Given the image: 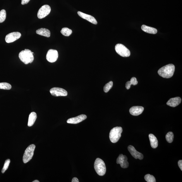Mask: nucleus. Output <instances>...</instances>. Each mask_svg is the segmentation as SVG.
I'll return each mask as SVG.
<instances>
[{
	"mask_svg": "<svg viewBox=\"0 0 182 182\" xmlns=\"http://www.w3.org/2000/svg\"><path fill=\"white\" fill-rule=\"evenodd\" d=\"M61 33L62 35L68 37L71 35L72 33V31L68 28L64 27L62 29Z\"/></svg>",
	"mask_w": 182,
	"mask_h": 182,
	"instance_id": "4be33fe9",
	"label": "nucleus"
},
{
	"mask_svg": "<svg viewBox=\"0 0 182 182\" xmlns=\"http://www.w3.org/2000/svg\"><path fill=\"white\" fill-rule=\"evenodd\" d=\"M87 117L85 115H80L76 117L69 119L67 121V123L70 124H77L85 120L87 118Z\"/></svg>",
	"mask_w": 182,
	"mask_h": 182,
	"instance_id": "ddd939ff",
	"label": "nucleus"
},
{
	"mask_svg": "<svg viewBox=\"0 0 182 182\" xmlns=\"http://www.w3.org/2000/svg\"><path fill=\"white\" fill-rule=\"evenodd\" d=\"M123 129L121 127H116L112 129L110 131L109 138L111 142L116 143L118 142L121 136Z\"/></svg>",
	"mask_w": 182,
	"mask_h": 182,
	"instance_id": "20e7f679",
	"label": "nucleus"
},
{
	"mask_svg": "<svg viewBox=\"0 0 182 182\" xmlns=\"http://www.w3.org/2000/svg\"><path fill=\"white\" fill-rule=\"evenodd\" d=\"M181 99L179 97L172 98L170 99L167 103V104L168 106L175 107L180 104L181 102Z\"/></svg>",
	"mask_w": 182,
	"mask_h": 182,
	"instance_id": "dca6fc26",
	"label": "nucleus"
},
{
	"mask_svg": "<svg viewBox=\"0 0 182 182\" xmlns=\"http://www.w3.org/2000/svg\"><path fill=\"white\" fill-rule=\"evenodd\" d=\"M94 168L96 172L100 176H103L106 173V165L103 160L101 159L97 158L96 159L94 163Z\"/></svg>",
	"mask_w": 182,
	"mask_h": 182,
	"instance_id": "7ed1b4c3",
	"label": "nucleus"
},
{
	"mask_svg": "<svg viewBox=\"0 0 182 182\" xmlns=\"http://www.w3.org/2000/svg\"><path fill=\"white\" fill-rule=\"evenodd\" d=\"M50 7L48 5H44L39 9L38 13V17L40 19L43 18L48 15L51 12Z\"/></svg>",
	"mask_w": 182,
	"mask_h": 182,
	"instance_id": "0eeeda50",
	"label": "nucleus"
},
{
	"mask_svg": "<svg viewBox=\"0 0 182 182\" xmlns=\"http://www.w3.org/2000/svg\"><path fill=\"white\" fill-rule=\"evenodd\" d=\"M174 137L173 133L171 131H170L166 136V140L168 143H171L173 141Z\"/></svg>",
	"mask_w": 182,
	"mask_h": 182,
	"instance_id": "b1692460",
	"label": "nucleus"
},
{
	"mask_svg": "<svg viewBox=\"0 0 182 182\" xmlns=\"http://www.w3.org/2000/svg\"><path fill=\"white\" fill-rule=\"evenodd\" d=\"M128 158L126 155H120L116 160L117 164H120L122 168H126L129 167V163L127 161Z\"/></svg>",
	"mask_w": 182,
	"mask_h": 182,
	"instance_id": "9b49d317",
	"label": "nucleus"
},
{
	"mask_svg": "<svg viewBox=\"0 0 182 182\" xmlns=\"http://www.w3.org/2000/svg\"><path fill=\"white\" fill-rule=\"evenodd\" d=\"M12 86L9 83L6 82L0 83V89L9 90L11 89Z\"/></svg>",
	"mask_w": 182,
	"mask_h": 182,
	"instance_id": "5701e85b",
	"label": "nucleus"
},
{
	"mask_svg": "<svg viewBox=\"0 0 182 182\" xmlns=\"http://www.w3.org/2000/svg\"><path fill=\"white\" fill-rule=\"evenodd\" d=\"M30 1V0H22V1H21V4L24 5L27 4Z\"/></svg>",
	"mask_w": 182,
	"mask_h": 182,
	"instance_id": "c85d7f7f",
	"label": "nucleus"
},
{
	"mask_svg": "<svg viewBox=\"0 0 182 182\" xmlns=\"http://www.w3.org/2000/svg\"><path fill=\"white\" fill-rule=\"evenodd\" d=\"M129 152L132 156L136 159L142 160L143 158V155L141 153L136 151L135 148L132 145H129L128 147Z\"/></svg>",
	"mask_w": 182,
	"mask_h": 182,
	"instance_id": "f8f14e48",
	"label": "nucleus"
},
{
	"mask_svg": "<svg viewBox=\"0 0 182 182\" xmlns=\"http://www.w3.org/2000/svg\"><path fill=\"white\" fill-rule=\"evenodd\" d=\"M175 69V67L174 64H169L160 68L158 71V73L163 78H169L173 75Z\"/></svg>",
	"mask_w": 182,
	"mask_h": 182,
	"instance_id": "f257e3e1",
	"label": "nucleus"
},
{
	"mask_svg": "<svg viewBox=\"0 0 182 182\" xmlns=\"http://www.w3.org/2000/svg\"><path fill=\"white\" fill-rule=\"evenodd\" d=\"M115 50L117 53L122 57H128L130 56V50L123 44H116L115 46Z\"/></svg>",
	"mask_w": 182,
	"mask_h": 182,
	"instance_id": "423d86ee",
	"label": "nucleus"
},
{
	"mask_svg": "<svg viewBox=\"0 0 182 182\" xmlns=\"http://www.w3.org/2000/svg\"><path fill=\"white\" fill-rule=\"evenodd\" d=\"M35 146L34 144H31L26 148L23 157V162L24 163L29 162L32 159L34 154Z\"/></svg>",
	"mask_w": 182,
	"mask_h": 182,
	"instance_id": "39448f33",
	"label": "nucleus"
},
{
	"mask_svg": "<svg viewBox=\"0 0 182 182\" xmlns=\"http://www.w3.org/2000/svg\"><path fill=\"white\" fill-rule=\"evenodd\" d=\"M113 85V82L112 81H110L105 85L104 87V91L105 92L107 93L109 92L111 89Z\"/></svg>",
	"mask_w": 182,
	"mask_h": 182,
	"instance_id": "a878e982",
	"label": "nucleus"
},
{
	"mask_svg": "<svg viewBox=\"0 0 182 182\" xmlns=\"http://www.w3.org/2000/svg\"><path fill=\"white\" fill-rule=\"evenodd\" d=\"M37 115L35 112H32L31 113L29 116L28 126H32L34 124L37 118Z\"/></svg>",
	"mask_w": 182,
	"mask_h": 182,
	"instance_id": "aec40b11",
	"label": "nucleus"
},
{
	"mask_svg": "<svg viewBox=\"0 0 182 182\" xmlns=\"http://www.w3.org/2000/svg\"><path fill=\"white\" fill-rule=\"evenodd\" d=\"M51 95L54 97L66 96L68 95V92L63 88L54 87L50 91Z\"/></svg>",
	"mask_w": 182,
	"mask_h": 182,
	"instance_id": "6e6552de",
	"label": "nucleus"
},
{
	"mask_svg": "<svg viewBox=\"0 0 182 182\" xmlns=\"http://www.w3.org/2000/svg\"><path fill=\"white\" fill-rule=\"evenodd\" d=\"M10 160L9 159H7L6 160L3 168L1 172L2 173H4L6 170L8 169L9 164H10Z\"/></svg>",
	"mask_w": 182,
	"mask_h": 182,
	"instance_id": "cd10ccee",
	"label": "nucleus"
},
{
	"mask_svg": "<svg viewBox=\"0 0 182 182\" xmlns=\"http://www.w3.org/2000/svg\"><path fill=\"white\" fill-rule=\"evenodd\" d=\"M78 14L79 16L81 18L87 20L91 23L97 25L98 22L96 19L90 15H88L85 13H84L82 12L78 11Z\"/></svg>",
	"mask_w": 182,
	"mask_h": 182,
	"instance_id": "4468645a",
	"label": "nucleus"
},
{
	"mask_svg": "<svg viewBox=\"0 0 182 182\" xmlns=\"http://www.w3.org/2000/svg\"><path fill=\"white\" fill-rule=\"evenodd\" d=\"M6 18V11L4 9H2L0 11V23L4 22Z\"/></svg>",
	"mask_w": 182,
	"mask_h": 182,
	"instance_id": "bb28decb",
	"label": "nucleus"
},
{
	"mask_svg": "<svg viewBox=\"0 0 182 182\" xmlns=\"http://www.w3.org/2000/svg\"><path fill=\"white\" fill-rule=\"evenodd\" d=\"M145 180L147 182H155V177L150 174L146 175L144 177Z\"/></svg>",
	"mask_w": 182,
	"mask_h": 182,
	"instance_id": "393cba45",
	"label": "nucleus"
},
{
	"mask_svg": "<svg viewBox=\"0 0 182 182\" xmlns=\"http://www.w3.org/2000/svg\"><path fill=\"white\" fill-rule=\"evenodd\" d=\"M58 54L56 50L50 49L48 51L46 55V59L50 63L56 62L58 59Z\"/></svg>",
	"mask_w": 182,
	"mask_h": 182,
	"instance_id": "1a4fd4ad",
	"label": "nucleus"
},
{
	"mask_svg": "<svg viewBox=\"0 0 182 182\" xmlns=\"http://www.w3.org/2000/svg\"><path fill=\"white\" fill-rule=\"evenodd\" d=\"M178 165L179 168H180V169L182 171V160H179L178 162Z\"/></svg>",
	"mask_w": 182,
	"mask_h": 182,
	"instance_id": "c756f323",
	"label": "nucleus"
},
{
	"mask_svg": "<svg viewBox=\"0 0 182 182\" xmlns=\"http://www.w3.org/2000/svg\"><path fill=\"white\" fill-rule=\"evenodd\" d=\"M21 36V33L18 32L9 33L6 36L5 38L6 41L8 43L13 42L20 39Z\"/></svg>",
	"mask_w": 182,
	"mask_h": 182,
	"instance_id": "9d476101",
	"label": "nucleus"
},
{
	"mask_svg": "<svg viewBox=\"0 0 182 182\" xmlns=\"http://www.w3.org/2000/svg\"><path fill=\"white\" fill-rule=\"evenodd\" d=\"M138 83L136 79L134 77H132L130 81H128L126 83V88L127 90L130 89L131 85H135L137 84Z\"/></svg>",
	"mask_w": 182,
	"mask_h": 182,
	"instance_id": "412c9836",
	"label": "nucleus"
},
{
	"mask_svg": "<svg viewBox=\"0 0 182 182\" xmlns=\"http://www.w3.org/2000/svg\"><path fill=\"white\" fill-rule=\"evenodd\" d=\"M37 34L49 38L50 36V32L49 30L45 28H41L38 30L36 32Z\"/></svg>",
	"mask_w": 182,
	"mask_h": 182,
	"instance_id": "6ab92c4d",
	"label": "nucleus"
},
{
	"mask_svg": "<svg viewBox=\"0 0 182 182\" xmlns=\"http://www.w3.org/2000/svg\"><path fill=\"white\" fill-rule=\"evenodd\" d=\"M144 108L142 106H135L131 107L129 110L130 113L133 116H138L142 114Z\"/></svg>",
	"mask_w": 182,
	"mask_h": 182,
	"instance_id": "2eb2a0df",
	"label": "nucleus"
},
{
	"mask_svg": "<svg viewBox=\"0 0 182 182\" xmlns=\"http://www.w3.org/2000/svg\"><path fill=\"white\" fill-rule=\"evenodd\" d=\"M33 182H39L40 181L38 180H35L32 181Z\"/></svg>",
	"mask_w": 182,
	"mask_h": 182,
	"instance_id": "2f4dec72",
	"label": "nucleus"
},
{
	"mask_svg": "<svg viewBox=\"0 0 182 182\" xmlns=\"http://www.w3.org/2000/svg\"><path fill=\"white\" fill-rule=\"evenodd\" d=\"M19 57L20 60L26 64L32 63L34 59L32 52L27 49L21 51L19 54Z\"/></svg>",
	"mask_w": 182,
	"mask_h": 182,
	"instance_id": "f03ea898",
	"label": "nucleus"
},
{
	"mask_svg": "<svg viewBox=\"0 0 182 182\" xmlns=\"http://www.w3.org/2000/svg\"><path fill=\"white\" fill-rule=\"evenodd\" d=\"M141 29L144 32L150 34H155L157 33V30L156 28L150 27L144 25L141 26Z\"/></svg>",
	"mask_w": 182,
	"mask_h": 182,
	"instance_id": "f3484780",
	"label": "nucleus"
},
{
	"mask_svg": "<svg viewBox=\"0 0 182 182\" xmlns=\"http://www.w3.org/2000/svg\"><path fill=\"white\" fill-rule=\"evenodd\" d=\"M149 137L151 147L153 148H156L158 145V142L155 136L152 134H150Z\"/></svg>",
	"mask_w": 182,
	"mask_h": 182,
	"instance_id": "a211bd4d",
	"label": "nucleus"
},
{
	"mask_svg": "<svg viewBox=\"0 0 182 182\" xmlns=\"http://www.w3.org/2000/svg\"><path fill=\"white\" fill-rule=\"evenodd\" d=\"M72 182H79V181L78 179L76 178H74L72 181Z\"/></svg>",
	"mask_w": 182,
	"mask_h": 182,
	"instance_id": "7c9ffc66",
	"label": "nucleus"
}]
</instances>
